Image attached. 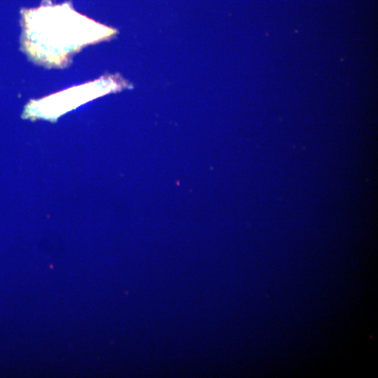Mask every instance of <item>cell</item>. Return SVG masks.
I'll list each match as a JSON object with an SVG mask.
<instances>
[]
</instances>
